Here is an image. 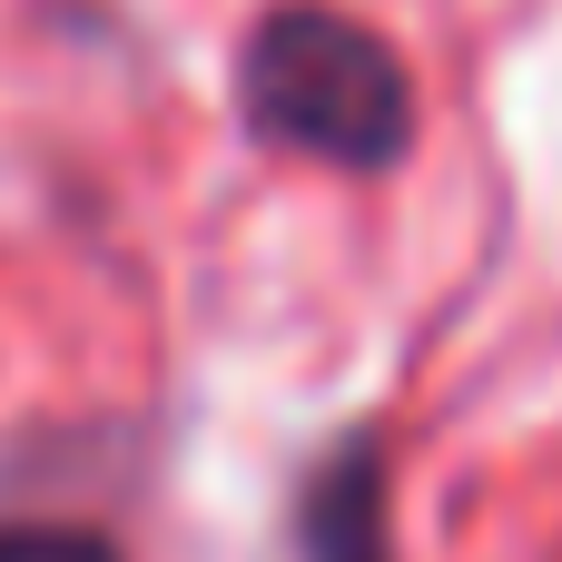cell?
<instances>
[{
    "mask_svg": "<svg viewBox=\"0 0 562 562\" xmlns=\"http://www.w3.org/2000/svg\"><path fill=\"white\" fill-rule=\"evenodd\" d=\"M237 109L267 148L326 158V168H395L415 138V79L405 59L326 0H277L237 49Z\"/></svg>",
    "mask_w": 562,
    "mask_h": 562,
    "instance_id": "6da1fadb",
    "label": "cell"
},
{
    "mask_svg": "<svg viewBox=\"0 0 562 562\" xmlns=\"http://www.w3.org/2000/svg\"><path fill=\"white\" fill-rule=\"evenodd\" d=\"M296 562H395V543H385V445L375 435H346L316 464V484L296 504Z\"/></svg>",
    "mask_w": 562,
    "mask_h": 562,
    "instance_id": "7a4b0ae2",
    "label": "cell"
},
{
    "mask_svg": "<svg viewBox=\"0 0 562 562\" xmlns=\"http://www.w3.org/2000/svg\"><path fill=\"white\" fill-rule=\"evenodd\" d=\"M0 562H119V543L89 524H0Z\"/></svg>",
    "mask_w": 562,
    "mask_h": 562,
    "instance_id": "3957f363",
    "label": "cell"
}]
</instances>
